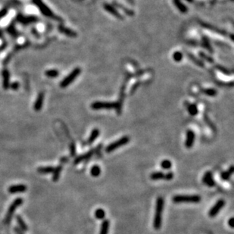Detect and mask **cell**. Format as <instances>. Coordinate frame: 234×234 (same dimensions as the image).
<instances>
[{"instance_id":"cell-1","label":"cell","mask_w":234,"mask_h":234,"mask_svg":"<svg viewBox=\"0 0 234 234\" xmlns=\"http://www.w3.org/2000/svg\"><path fill=\"white\" fill-rule=\"evenodd\" d=\"M164 208V200L162 197H158L156 201L155 212L153 218V227L156 230H160L162 226Z\"/></svg>"},{"instance_id":"cell-2","label":"cell","mask_w":234,"mask_h":234,"mask_svg":"<svg viewBox=\"0 0 234 234\" xmlns=\"http://www.w3.org/2000/svg\"><path fill=\"white\" fill-rule=\"evenodd\" d=\"M33 2L37 6V7L39 9V11H41V13L43 14L44 16L49 18L54 19V20H58V21H62V19H61L60 17L56 16V15L51 11L50 8H48V6L42 1V0H33Z\"/></svg>"},{"instance_id":"cell-3","label":"cell","mask_w":234,"mask_h":234,"mask_svg":"<svg viewBox=\"0 0 234 234\" xmlns=\"http://www.w3.org/2000/svg\"><path fill=\"white\" fill-rule=\"evenodd\" d=\"M202 200L199 195H176L172 199L174 203H199Z\"/></svg>"},{"instance_id":"cell-4","label":"cell","mask_w":234,"mask_h":234,"mask_svg":"<svg viewBox=\"0 0 234 234\" xmlns=\"http://www.w3.org/2000/svg\"><path fill=\"white\" fill-rule=\"evenodd\" d=\"M23 202L24 201H23V199H21V198H17V199H15L13 201V202L11 203V205H10L7 211V213L6 214L5 219H4V224L6 225V226L10 224L11 219L13 217L14 213L16 211V209L20 206V204H22Z\"/></svg>"},{"instance_id":"cell-5","label":"cell","mask_w":234,"mask_h":234,"mask_svg":"<svg viewBox=\"0 0 234 234\" xmlns=\"http://www.w3.org/2000/svg\"><path fill=\"white\" fill-rule=\"evenodd\" d=\"M129 142H130V137L129 136H123V137L120 138V139L116 140V141L110 143L109 145L105 148V152L107 153L112 152H114L115 150L118 149V148H121V147L126 145Z\"/></svg>"},{"instance_id":"cell-6","label":"cell","mask_w":234,"mask_h":234,"mask_svg":"<svg viewBox=\"0 0 234 234\" xmlns=\"http://www.w3.org/2000/svg\"><path fill=\"white\" fill-rule=\"evenodd\" d=\"M80 72H81V69H80V67H76L75 69H74L72 71V72H71V74H69L61 82L60 86H61V88H65L67 87V86H68L70 85L71 83H73V82L74 81L75 79L80 75Z\"/></svg>"},{"instance_id":"cell-7","label":"cell","mask_w":234,"mask_h":234,"mask_svg":"<svg viewBox=\"0 0 234 234\" xmlns=\"http://www.w3.org/2000/svg\"><path fill=\"white\" fill-rule=\"evenodd\" d=\"M91 108L93 110H100V109H112L113 108H116L117 111L121 109V107L119 105V103H112V102H94L91 105Z\"/></svg>"},{"instance_id":"cell-8","label":"cell","mask_w":234,"mask_h":234,"mask_svg":"<svg viewBox=\"0 0 234 234\" xmlns=\"http://www.w3.org/2000/svg\"><path fill=\"white\" fill-rule=\"evenodd\" d=\"M225 204H226V202L223 199H219L218 201H217L215 204L211 208V209L208 212V216L210 217H214L215 216H217L219 214L221 209L224 207Z\"/></svg>"},{"instance_id":"cell-9","label":"cell","mask_w":234,"mask_h":234,"mask_svg":"<svg viewBox=\"0 0 234 234\" xmlns=\"http://www.w3.org/2000/svg\"><path fill=\"white\" fill-rule=\"evenodd\" d=\"M96 152V149H90L89 151H88L87 152H86V153H84V154H82V155H80L76 157L74 159V164H78L81 163L82 162L87 161V160H89V158H91L92 156L95 154Z\"/></svg>"},{"instance_id":"cell-10","label":"cell","mask_w":234,"mask_h":234,"mask_svg":"<svg viewBox=\"0 0 234 234\" xmlns=\"http://www.w3.org/2000/svg\"><path fill=\"white\" fill-rule=\"evenodd\" d=\"M202 183L208 187H213L215 186V181L213 177V174L211 171H207L202 176Z\"/></svg>"},{"instance_id":"cell-11","label":"cell","mask_w":234,"mask_h":234,"mask_svg":"<svg viewBox=\"0 0 234 234\" xmlns=\"http://www.w3.org/2000/svg\"><path fill=\"white\" fill-rule=\"evenodd\" d=\"M195 133L191 130H189L186 133V139L185 141V146L187 149H190L193 146L194 143H195Z\"/></svg>"},{"instance_id":"cell-12","label":"cell","mask_w":234,"mask_h":234,"mask_svg":"<svg viewBox=\"0 0 234 234\" xmlns=\"http://www.w3.org/2000/svg\"><path fill=\"white\" fill-rule=\"evenodd\" d=\"M17 20L23 24H28L38 21V18L36 16H23L18 15Z\"/></svg>"},{"instance_id":"cell-13","label":"cell","mask_w":234,"mask_h":234,"mask_svg":"<svg viewBox=\"0 0 234 234\" xmlns=\"http://www.w3.org/2000/svg\"><path fill=\"white\" fill-rule=\"evenodd\" d=\"M27 190V186L24 184H17L9 186L8 189V193L11 194L18 193H24Z\"/></svg>"},{"instance_id":"cell-14","label":"cell","mask_w":234,"mask_h":234,"mask_svg":"<svg viewBox=\"0 0 234 234\" xmlns=\"http://www.w3.org/2000/svg\"><path fill=\"white\" fill-rule=\"evenodd\" d=\"M43 102H44V93H40L38 95L37 98L36 99V102L34 105V109L36 112H39L43 105Z\"/></svg>"},{"instance_id":"cell-15","label":"cell","mask_w":234,"mask_h":234,"mask_svg":"<svg viewBox=\"0 0 234 234\" xmlns=\"http://www.w3.org/2000/svg\"><path fill=\"white\" fill-rule=\"evenodd\" d=\"M58 30L61 32V34H65V35L67 36V37H77V34L76 32H74V30H71V29H69V28L63 26V25H61V24L58 25Z\"/></svg>"},{"instance_id":"cell-16","label":"cell","mask_w":234,"mask_h":234,"mask_svg":"<svg viewBox=\"0 0 234 234\" xmlns=\"http://www.w3.org/2000/svg\"><path fill=\"white\" fill-rule=\"evenodd\" d=\"M2 86L5 89H8L10 86V74L6 69L2 71Z\"/></svg>"},{"instance_id":"cell-17","label":"cell","mask_w":234,"mask_h":234,"mask_svg":"<svg viewBox=\"0 0 234 234\" xmlns=\"http://www.w3.org/2000/svg\"><path fill=\"white\" fill-rule=\"evenodd\" d=\"M104 8L106 10V11H108V12H109L111 15H114V16H115L118 19H123V17L122 15H121V14L119 13L118 11H117V10L115 8L113 7L112 6H111V5H108V4H105L104 5Z\"/></svg>"},{"instance_id":"cell-18","label":"cell","mask_w":234,"mask_h":234,"mask_svg":"<svg viewBox=\"0 0 234 234\" xmlns=\"http://www.w3.org/2000/svg\"><path fill=\"white\" fill-rule=\"evenodd\" d=\"M110 228V221L109 220H104L102 221V224H101L100 231L99 234H108Z\"/></svg>"},{"instance_id":"cell-19","label":"cell","mask_w":234,"mask_h":234,"mask_svg":"<svg viewBox=\"0 0 234 234\" xmlns=\"http://www.w3.org/2000/svg\"><path fill=\"white\" fill-rule=\"evenodd\" d=\"M233 171H234V167L233 166L231 165L229 169H227V171H223V172L221 174V178L223 180H230V178L231 176H232L233 174Z\"/></svg>"},{"instance_id":"cell-20","label":"cell","mask_w":234,"mask_h":234,"mask_svg":"<svg viewBox=\"0 0 234 234\" xmlns=\"http://www.w3.org/2000/svg\"><path fill=\"white\" fill-rule=\"evenodd\" d=\"M62 165L61 164H59L58 165L56 168H54V171H53V175H52V180L54 182H57L60 178V175H61V171H62Z\"/></svg>"},{"instance_id":"cell-21","label":"cell","mask_w":234,"mask_h":234,"mask_svg":"<svg viewBox=\"0 0 234 234\" xmlns=\"http://www.w3.org/2000/svg\"><path fill=\"white\" fill-rule=\"evenodd\" d=\"M99 134H100V131H99L98 129L97 128L93 129L91 134H90V136H89V139H88L87 143H89V144H92L93 142H95L96 139L97 138H98V136H99Z\"/></svg>"},{"instance_id":"cell-22","label":"cell","mask_w":234,"mask_h":234,"mask_svg":"<svg viewBox=\"0 0 234 234\" xmlns=\"http://www.w3.org/2000/svg\"><path fill=\"white\" fill-rule=\"evenodd\" d=\"M16 221H17L19 225V228L22 231H27L28 230V227L27 226L26 223L24 222L23 218L20 217V215L16 216Z\"/></svg>"},{"instance_id":"cell-23","label":"cell","mask_w":234,"mask_h":234,"mask_svg":"<svg viewBox=\"0 0 234 234\" xmlns=\"http://www.w3.org/2000/svg\"><path fill=\"white\" fill-rule=\"evenodd\" d=\"M54 167L52 166H44V167H39L37 168V172L39 174H50L54 171Z\"/></svg>"},{"instance_id":"cell-24","label":"cell","mask_w":234,"mask_h":234,"mask_svg":"<svg viewBox=\"0 0 234 234\" xmlns=\"http://www.w3.org/2000/svg\"><path fill=\"white\" fill-rule=\"evenodd\" d=\"M164 173L162 171H155L151 174L150 175L151 180H162V179H164Z\"/></svg>"},{"instance_id":"cell-25","label":"cell","mask_w":234,"mask_h":234,"mask_svg":"<svg viewBox=\"0 0 234 234\" xmlns=\"http://www.w3.org/2000/svg\"><path fill=\"white\" fill-rule=\"evenodd\" d=\"M101 172H102V171H101L100 167L98 165H93L90 170V174L93 177H98L101 174Z\"/></svg>"},{"instance_id":"cell-26","label":"cell","mask_w":234,"mask_h":234,"mask_svg":"<svg viewBox=\"0 0 234 234\" xmlns=\"http://www.w3.org/2000/svg\"><path fill=\"white\" fill-rule=\"evenodd\" d=\"M95 217L98 220H103L105 217V212L102 208H97L95 212Z\"/></svg>"},{"instance_id":"cell-27","label":"cell","mask_w":234,"mask_h":234,"mask_svg":"<svg viewBox=\"0 0 234 234\" xmlns=\"http://www.w3.org/2000/svg\"><path fill=\"white\" fill-rule=\"evenodd\" d=\"M174 4L175 6H176V8L180 10L182 13H186L187 12V8L186 6H184L182 2H180V0H174Z\"/></svg>"},{"instance_id":"cell-28","label":"cell","mask_w":234,"mask_h":234,"mask_svg":"<svg viewBox=\"0 0 234 234\" xmlns=\"http://www.w3.org/2000/svg\"><path fill=\"white\" fill-rule=\"evenodd\" d=\"M160 166L162 167V169L164 170H169L171 169V167H172V163L170 160L168 159H164L163 160L161 164H160Z\"/></svg>"},{"instance_id":"cell-29","label":"cell","mask_w":234,"mask_h":234,"mask_svg":"<svg viewBox=\"0 0 234 234\" xmlns=\"http://www.w3.org/2000/svg\"><path fill=\"white\" fill-rule=\"evenodd\" d=\"M45 74H46V76L48 77L55 78L59 75V72L57 70H56V69H51V70H48V71H46Z\"/></svg>"},{"instance_id":"cell-30","label":"cell","mask_w":234,"mask_h":234,"mask_svg":"<svg viewBox=\"0 0 234 234\" xmlns=\"http://www.w3.org/2000/svg\"><path fill=\"white\" fill-rule=\"evenodd\" d=\"M188 111H189V112H190V115H193V116L196 115L197 114H198V112H199V111H198V108H197V106L194 104H192L189 106V108H188Z\"/></svg>"},{"instance_id":"cell-31","label":"cell","mask_w":234,"mask_h":234,"mask_svg":"<svg viewBox=\"0 0 234 234\" xmlns=\"http://www.w3.org/2000/svg\"><path fill=\"white\" fill-rule=\"evenodd\" d=\"M173 58L176 62H180L183 58V54L180 52H175L173 55Z\"/></svg>"},{"instance_id":"cell-32","label":"cell","mask_w":234,"mask_h":234,"mask_svg":"<svg viewBox=\"0 0 234 234\" xmlns=\"http://www.w3.org/2000/svg\"><path fill=\"white\" fill-rule=\"evenodd\" d=\"M203 93L206 95L209 96H214L217 95V91L214 90V89H206L203 90Z\"/></svg>"},{"instance_id":"cell-33","label":"cell","mask_w":234,"mask_h":234,"mask_svg":"<svg viewBox=\"0 0 234 234\" xmlns=\"http://www.w3.org/2000/svg\"><path fill=\"white\" fill-rule=\"evenodd\" d=\"M8 32L11 35H12V37H17L18 35V31L15 30V28L13 26H9V27L8 28Z\"/></svg>"},{"instance_id":"cell-34","label":"cell","mask_w":234,"mask_h":234,"mask_svg":"<svg viewBox=\"0 0 234 234\" xmlns=\"http://www.w3.org/2000/svg\"><path fill=\"white\" fill-rule=\"evenodd\" d=\"M174 174L172 171H167V173L164 174V179L166 180H171L174 178Z\"/></svg>"},{"instance_id":"cell-35","label":"cell","mask_w":234,"mask_h":234,"mask_svg":"<svg viewBox=\"0 0 234 234\" xmlns=\"http://www.w3.org/2000/svg\"><path fill=\"white\" fill-rule=\"evenodd\" d=\"M70 154L72 157H74L76 155V145L74 143H71L70 145Z\"/></svg>"},{"instance_id":"cell-36","label":"cell","mask_w":234,"mask_h":234,"mask_svg":"<svg viewBox=\"0 0 234 234\" xmlns=\"http://www.w3.org/2000/svg\"><path fill=\"white\" fill-rule=\"evenodd\" d=\"M19 86H20V84H19L18 82H14L11 84H10L9 87L13 90H18L19 89Z\"/></svg>"},{"instance_id":"cell-37","label":"cell","mask_w":234,"mask_h":234,"mask_svg":"<svg viewBox=\"0 0 234 234\" xmlns=\"http://www.w3.org/2000/svg\"><path fill=\"white\" fill-rule=\"evenodd\" d=\"M189 56H190V58H191V59H193V61L195 64H197V65H199V66H200V67H204V66H203L204 65H203L202 62H201V61H197V59L195 58V57H194L193 56H191V55H189Z\"/></svg>"},{"instance_id":"cell-38","label":"cell","mask_w":234,"mask_h":234,"mask_svg":"<svg viewBox=\"0 0 234 234\" xmlns=\"http://www.w3.org/2000/svg\"><path fill=\"white\" fill-rule=\"evenodd\" d=\"M200 56H202V57L203 58H204V59L206 60L207 61H208V62H211V63H213V62H214V61H213V59H212V58H209L208 56H205V55H204L202 53V52H201Z\"/></svg>"},{"instance_id":"cell-39","label":"cell","mask_w":234,"mask_h":234,"mask_svg":"<svg viewBox=\"0 0 234 234\" xmlns=\"http://www.w3.org/2000/svg\"><path fill=\"white\" fill-rule=\"evenodd\" d=\"M8 13V9L7 8H3L0 11V19H2L7 15Z\"/></svg>"},{"instance_id":"cell-40","label":"cell","mask_w":234,"mask_h":234,"mask_svg":"<svg viewBox=\"0 0 234 234\" xmlns=\"http://www.w3.org/2000/svg\"><path fill=\"white\" fill-rule=\"evenodd\" d=\"M14 231L16 234H24V231H22L19 227H14Z\"/></svg>"},{"instance_id":"cell-41","label":"cell","mask_w":234,"mask_h":234,"mask_svg":"<svg viewBox=\"0 0 234 234\" xmlns=\"http://www.w3.org/2000/svg\"><path fill=\"white\" fill-rule=\"evenodd\" d=\"M217 68L219 69L220 71H222V72H223L224 73V74H229V71H227V69H225V68H223V67H219V66H217Z\"/></svg>"},{"instance_id":"cell-42","label":"cell","mask_w":234,"mask_h":234,"mask_svg":"<svg viewBox=\"0 0 234 234\" xmlns=\"http://www.w3.org/2000/svg\"><path fill=\"white\" fill-rule=\"evenodd\" d=\"M228 223H229V225H230V227H232V228L234 227V225H233V217H231L230 219L229 220Z\"/></svg>"},{"instance_id":"cell-43","label":"cell","mask_w":234,"mask_h":234,"mask_svg":"<svg viewBox=\"0 0 234 234\" xmlns=\"http://www.w3.org/2000/svg\"><path fill=\"white\" fill-rule=\"evenodd\" d=\"M60 161H61V163H64V162H67V158H66V157H63L62 158H61V160H60Z\"/></svg>"},{"instance_id":"cell-44","label":"cell","mask_w":234,"mask_h":234,"mask_svg":"<svg viewBox=\"0 0 234 234\" xmlns=\"http://www.w3.org/2000/svg\"><path fill=\"white\" fill-rule=\"evenodd\" d=\"M2 35V31H1V30H0V37H1V36Z\"/></svg>"}]
</instances>
